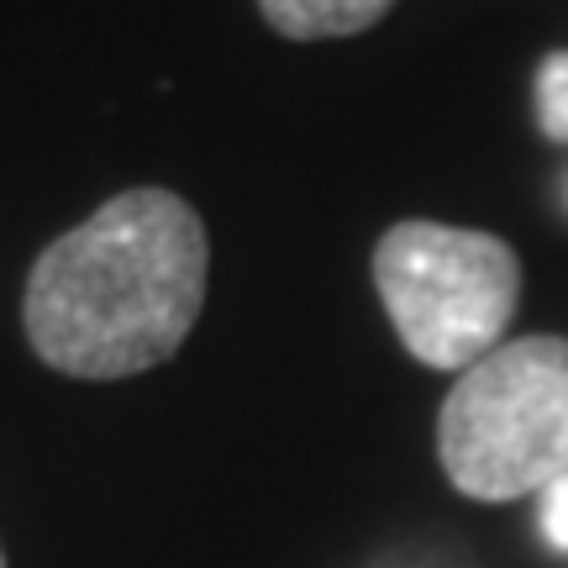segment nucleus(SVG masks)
<instances>
[{"instance_id": "nucleus-1", "label": "nucleus", "mask_w": 568, "mask_h": 568, "mask_svg": "<svg viewBox=\"0 0 568 568\" xmlns=\"http://www.w3.org/2000/svg\"><path fill=\"white\" fill-rule=\"evenodd\" d=\"M211 280L201 211L159 184L111 195L38 253L21 295L27 343L69 379H132L195 332Z\"/></svg>"}, {"instance_id": "nucleus-2", "label": "nucleus", "mask_w": 568, "mask_h": 568, "mask_svg": "<svg viewBox=\"0 0 568 568\" xmlns=\"http://www.w3.org/2000/svg\"><path fill=\"white\" fill-rule=\"evenodd\" d=\"M437 458L447 485L479 506L568 474V337H516L464 368L437 416Z\"/></svg>"}, {"instance_id": "nucleus-3", "label": "nucleus", "mask_w": 568, "mask_h": 568, "mask_svg": "<svg viewBox=\"0 0 568 568\" xmlns=\"http://www.w3.org/2000/svg\"><path fill=\"white\" fill-rule=\"evenodd\" d=\"M521 258L479 226L395 222L374 243V290L422 368H474L521 311Z\"/></svg>"}, {"instance_id": "nucleus-4", "label": "nucleus", "mask_w": 568, "mask_h": 568, "mask_svg": "<svg viewBox=\"0 0 568 568\" xmlns=\"http://www.w3.org/2000/svg\"><path fill=\"white\" fill-rule=\"evenodd\" d=\"M258 11L290 42H332L379 27L395 0H258Z\"/></svg>"}, {"instance_id": "nucleus-5", "label": "nucleus", "mask_w": 568, "mask_h": 568, "mask_svg": "<svg viewBox=\"0 0 568 568\" xmlns=\"http://www.w3.org/2000/svg\"><path fill=\"white\" fill-rule=\"evenodd\" d=\"M537 126L548 142L568 148V48L548 53L537 69Z\"/></svg>"}, {"instance_id": "nucleus-6", "label": "nucleus", "mask_w": 568, "mask_h": 568, "mask_svg": "<svg viewBox=\"0 0 568 568\" xmlns=\"http://www.w3.org/2000/svg\"><path fill=\"white\" fill-rule=\"evenodd\" d=\"M542 527H548V537L568 552V474H558V479L542 489Z\"/></svg>"}, {"instance_id": "nucleus-7", "label": "nucleus", "mask_w": 568, "mask_h": 568, "mask_svg": "<svg viewBox=\"0 0 568 568\" xmlns=\"http://www.w3.org/2000/svg\"><path fill=\"white\" fill-rule=\"evenodd\" d=\"M0 568H6V552H0Z\"/></svg>"}]
</instances>
